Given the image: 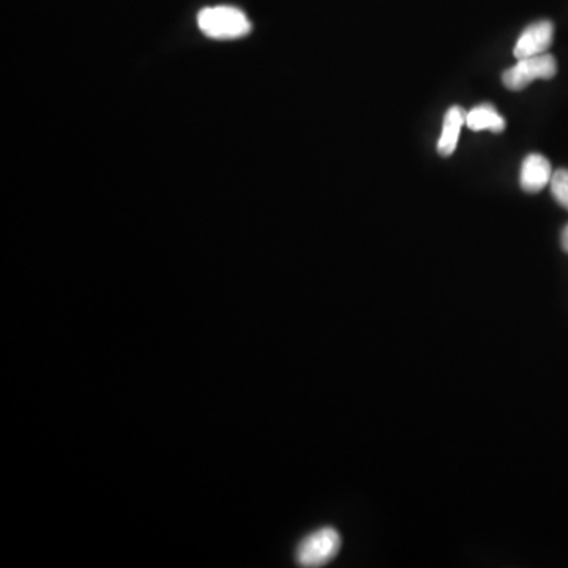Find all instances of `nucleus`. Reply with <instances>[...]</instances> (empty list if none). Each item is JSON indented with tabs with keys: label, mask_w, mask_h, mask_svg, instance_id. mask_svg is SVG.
<instances>
[{
	"label": "nucleus",
	"mask_w": 568,
	"mask_h": 568,
	"mask_svg": "<svg viewBox=\"0 0 568 568\" xmlns=\"http://www.w3.org/2000/svg\"><path fill=\"white\" fill-rule=\"evenodd\" d=\"M554 171L548 158L540 154L527 155L521 165L520 185L526 193H539L550 185Z\"/></svg>",
	"instance_id": "obj_5"
},
{
	"label": "nucleus",
	"mask_w": 568,
	"mask_h": 568,
	"mask_svg": "<svg viewBox=\"0 0 568 568\" xmlns=\"http://www.w3.org/2000/svg\"><path fill=\"white\" fill-rule=\"evenodd\" d=\"M198 26L202 34L212 40H239L251 32L248 16L236 7L218 5L207 7L198 15Z\"/></svg>",
	"instance_id": "obj_1"
},
{
	"label": "nucleus",
	"mask_w": 568,
	"mask_h": 568,
	"mask_svg": "<svg viewBox=\"0 0 568 568\" xmlns=\"http://www.w3.org/2000/svg\"><path fill=\"white\" fill-rule=\"evenodd\" d=\"M561 242L562 248H564V251H567L568 253V225L565 226L564 231H562Z\"/></svg>",
	"instance_id": "obj_9"
},
{
	"label": "nucleus",
	"mask_w": 568,
	"mask_h": 568,
	"mask_svg": "<svg viewBox=\"0 0 568 568\" xmlns=\"http://www.w3.org/2000/svg\"><path fill=\"white\" fill-rule=\"evenodd\" d=\"M553 40L554 24L551 21H537L523 30V34L520 35L513 49V54L518 60L545 54L553 45Z\"/></svg>",
	"instance_id": "obj_4"
},
{
	"label": "nucleus",
	"mask_w": 568,
	"mask_h": 568,
	"mask_svg": "<svg viewBox=\"0 0 568 568\" xmlns=\"http://www.w3.org/2000/svg\"><path fill=\"white\" fill-rule=\"evenodd\" d=\"M466 116L468 113L461 106H452L445 113L441 138L438 141V152L442 157H450L455 152L463 125H466Z\"/></svg>",
	"instance_id": "obj_6"
},
{
	"label": "nucleus",
	"mask_w": 568,
	"mask_h": 568,
	"mask_svg": "<svg viewBox=\"0 0 568 568\" xmlns=\"http://www.w3.org/2000/svg\"><path fill=\"white\" fill-rule=\"evenodd\" d=\"M466 125L474 131L491 130L494 133H502L505 130V119L497 113L493 105H480L469 111Z\"/></svg>",
	"instance_id": "obj_7"
},
{
	"label": "nucleus",
	"mask_w": 568,
	"mask_h": 568,
	"mask_svg": "<svg viewBox=\"0 0 568 568\" xmlns=\"http://www.w3.org/2000/svg\"><path fill=\"white\" fill-rule=\"evenodd\" d=\"M550 187L554 199L559 202V206L568 210V169H557V171H554Z\"/></svg>",
	"instance_id": "obj_8"
},
{
	"label": "nucleus",
	"mask_w": 568,
	"mask_h": 568,
	"mask_svg": "<svg viewBox=\"0 0 568 568\" xmlns=\"http://www.w3.org/2000/svg\"><path fill=\"white\" fill-rule=\"evenodd\" d=\"M340 548L341 537L337 529L322 527L300 542L296 553L297 564L307 568L322 567L337 557Z\"/></svg>",
	"instance_id": "obj_2"
},
{
	"label": "nucleus",
	"mask_w": 568,
	"mask_h": 568,
	"mask_svg": "<svg viewBox=\"0 0 568 568\" xmlns=\"http://www.w3.org/2000/svg\"><path fill=\"white\" fill-rule=\"evenodd\" d=\"M557 62L551 54H539V56L526 57L518 60L515 67L504 71L502 83L509 90L518 92L526 89L529 84L537 79H551L556 76Z\"/></svg>",
	"instance_id": "obj_3"
}]
</instances>
